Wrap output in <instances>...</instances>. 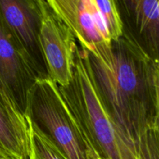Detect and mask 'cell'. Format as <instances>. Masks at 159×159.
Instances as JSON below:
<instances>
[{
    "label": "cell",
    "instance_id": "1",
    "mask_svg": "<svg viewBox=\"0 0 159 159\" xmlns=\"http://www.w3.org/2000/svg\"><path fill=\"white\" fill-rule=\"evenodd\" d=\"M85 49L99 96L118 130L140 159H159L158 60L124 25L116 40Z\"/></svg>",
    "mask_w": 159,
    "mask_h": 159
},
{
    "label": "cell",
    "instance_id": "2",
    "mask_svg": "<svg viewBox=\"0 0 159 159\" xmlns=\"http://www.w3.org/2000/svg\"><path fill=\"white\" fill-rule=\"evenodd\" d=\"M57 86L99 158L140 159L107 113L93 78L86 50L78 42L71 82L66 86Z\"/></svg>",
    "mask_w": 159,
    "mask_h": 159
},
{
    "label": "cell",
    "instance_id": "3",
    "mask_svg": "<svg viewBox=\"0 0 159 159\" xmlns=\"http://www.w3.org/2000/svg\"><path fill=\"white\" fill-rule=\"evenodd\" d=\"M25 114L57 146L66 159H100L89 144L57 86L48 79L36 81Z\"/></svg>",
    "mask_w": 159,
    "mask_h": 159
},
{
    "label": "cell",
    "instance_id": "4",
    "mask_svg": "<svg viewBox=\"0 0 159 159\" xmlns=\"http://www.w3.org/2000/svg\"><path fill=\"white\" fill-rule=\"evenodd\" d=\"M40 12V49L49 80L66 86L72 78L77 41L71 30L56 15L46 0H37Z\"/></svg>",
    "mask_w": 159,
    "mask_h": 159
},
{
    "label": "cell",
    "instance_id": "5",
    "mask_svg": "<svg viewBox=\"0 0 159 159\" xmlns=\"http://www.w3.org/2000/svg\"><path fill=\"white\" fill-rule=\"evenodd\" d=\"M48 79L8 27L0 13V79L23 113L37 79Z\"/></svg>",
    "mask_w": 159,
    "mask_h": 159
},
{
    "label": "cell",
    "instance_id": "6",
    "mask_svg": "<svg viewBox=\"0 0 159 159\" xmlns=\"http://www.w3.org/2000/svg\"><path fill=\"white\" fill-rule=\"evenodd\" d=\"M56 15L85 48L112 40L96 0H47Z\"/></svg>",
    "mask_w": 159,
    "mask_h": 159
},
{
    "label": "cell",
    "instance_id": "7",
    "mask_svg": "<svg viewBox=\"0 0 159 159\" xmlns=\"http://www.w3.org/2000/svg\"><path fill=\"white\" fill-rule=\"evenodd\" d=\"M30 122L0 79V159H30Z\"/></svg>",
    "mask_w": 159,
    "mask_h": 159
},
{
    "label": "cell",
    "instance_id": "8",
    "mask_svg": "<svg viewBox=\"0 0 159 159\" xmlns=\"http://www.w3.org/2000/svg\"><path fill=\"white\" fill-rule=\"evenodd\" d=\"M0 13L39 70L48 78L39 41L40 12L37 0H0Z\"/></svg>",
    "mask_w": 159,
    "mask_h": 159
},
{
    "label": "cell",
    "instance_id": "9",
    "mask_svg": "<svg viewBox=\"0 0 159 159\" xmlns=\"http://www.w3.org/2000/svg\"><path fill=\"white\" fill-rule=\"evenodd\" d=\"M123 10L124 26L146 52L158 60L159 2L158 0H122L116 2Z\"/></svg>",
    "mask_w": 159,
    "mask_h": 159
},
{
    "label": "cell",
    "instance_id": "10",
    "mask_svg": "<svg viewBox=\"0 0 159 159\" xmlns=\"http://www.w3.org/2000/svg\"><path fill=\"white\" fill-rule=\"evenodd\" d=\"M30 122L32 144L31 159H66L53 141L30 120Z\"/></svg>",
    "mask_w": 159,
    "mask_h": 159
},
{
    "label": "cell",
    "instance_id": "11",
    "mask_svg": "<svg viewBox=\"0 0 159 159\" xmlns=\"http://www.w3.org/2000/svg\"><path fill=\"white\" fill-rule=\"evenodd\" d=\"M96 6L100 11L107 24L112 41L116 40L124 32V23L117 4L113 0H96Z\"/></svg>",
    "mask_w": 159,
    "mask_h": 159
},
{
    "label": "cell",
    "instance_id": "12",
    "mask_svg": "<svg viewBox=\"0 0 159 159\" xmlns=\"http://www.w3.org/2000/svg\"><path fill=\"white\" fill-rule=\"evenodd\" d=\"M100 159H104V158H100Z\"/></svg>",
    "mask_w": 159,
    "mask_h": 159
},
{
    "label": "cell",
    "instance_id": "13",
    "mask_svg": "<svg viewBox=\"0 0 159 159\" xmlns=\"http://www.w3.org/2000/svg\"><path fill=\"white\" fill-rule=\"evenodd\" d=\"M30 159H31V158H30Z\"/></svg>",
    "mask_w": 159,
    "mask_h": 159
}]
</instances>
